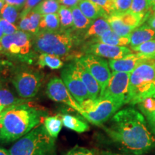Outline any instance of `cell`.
<instances>
[{"label": "cell", "instance_id": "6da1fadb", "mask_svg": "<svg viewBox=\"0 0 155 155\" xmlns=\"http://www.w3.org/2000/svg\"><path fill=\"white\" fill-rule=\"evenodd\" d=\"M101 127L109 139L124 152L142 154L155 145V139L147 127L146 119L134 108L117 111L107 126Z\"/></svg>", "mask_w": 155, "mask_h": 155}, {"label": "cell", "instance_id": "7a4b0ae2", "mask_svg": "<svg viewBox=\"0 0 155 155\" xmlns=\"http://www.w3.org/2000/svg\"><path fill=\"white\" fill-rule=\"evenodd\" d=\"M47 112L31 104H22L6 108L0 114V141L12 142L42 124Z\"/></svg>", "mask_w": 155, "mask_h": 155}, {"label": "cell", "instance_id": "3957f363", "mask_svg": "<svg viewBox=\"0 0 155 155\" xmlns=\"http://www.w3.org/2000/svg\"><path fill=\"white\" fill-rule=\"evenodd\" d=\"M155 60L143 62L130 74L125 104L135 105L155 94Z\"/></svg>", "mask_w": 155, "mask_h": 155}, {"label": "cell", "instance_id": "277c9868", "mask_svg": "<svg viewBox=\"0 0 155 155\" xmlns=\"http://www.w3.org/2000/svg\"><path fill=\"white\" fill-rule=\"evenodd\" d=\"M9 151L11 155H55V139L42 124L18 139Z\"/></svg>", "mask_w": 155, "mask_h": 155}, {"label": "cell", "instance_id": "5b68a950", "mask_svg": "<svg viewBox=\"0 0 155 155\" xmlns=\"http://www.w3.org/2000/svg\"><path fill=\"white\" fill-rule=\"evenodd\" d=\"M73 47V38L67 32L42 30L36 34L34 48L42 53L59 57L68 55Z\"/></svg>", "mask_w": 155, "mask_h": 155}, {"label": "cell", "instance_id": "8992f818", "mask_svg": "<svg viewBox=\"0 0 155 155\" xmlns=\"http://www.w3.org/2000/svg\"><path fill=\"white\" fill-rule=\"evenodd\" d=\"M80 106L81 110L79 114L96 126L104 125L122 106L113 101L100 98L95 100L88 98L81 103Z\"/></svg>", "mask_w": 155, "mask_h": 155}, {"label": "cell", "instance_id": "52a82bcc", "mask_svg": "<svg viewBox=\"0 0 155 155\" xmlns=\"http://www.w3.org/2000/svg\"><path fill=\"white\" fill-rule=\"evenodd\" d=\"M12 84L20 98L29 99L38 94L41 87L42 76L35 71L25 70L15 75Z\"/></svg>", "mask_w": 155, "mask_h": 155}, {"label": "cell", "instance_id": "ba28073f", "mask_svg": "<svg viewBox=\"0 0 155 155\" xmlns=\"http://www.w3.org/2000/svg\"><path fill=\"white\" fill-rule=\"evenodd\" d=\"M130 74L129 73L112 72L109 82L99 98L113 101L121 106L125 104Z\"/></svg>", "mask_w": 155, "mask_h": 155}, {"label": "cell", "instance_id": "9c48e42d", "mask_svg": "<svg viewBox=\"0 0 155 155\" xmlns=\"http://www.w3.org/2000/svg\"><path fill=\"white\" fill-rule=\"evenodd\" d=\"M78 60L98 83L101 88V96L105 91L111 77L112 73L110 71L108 62L101 57L91 54L83 55Z\"/></svg>", "mask_w": 155, "mask_h": 155}, {"label": "cell", "instance_id": "30bf717a", "mask_svg": "<svg viewBox=\"0 0 155 155\" xmlns=\"http://www.w3.org/2000/svg\"><path fill=\"white\" fill-rule=\"evenodd\" d=\"M61 79L79 104L90 98L88 90L78 73L74 63L67 64L63 68Z\"/></svg>", "mask_w": 155, "mask_h": 155}, {"label": "cell", "instance_id": "8fae6325", "mask_svg": "<svg viewBox=\"0 0 155 155\" xmlns=\"http://www.w3.org/2000/svg\"><path fill=\"white\" fill-rule=\"evenodd\" d=\"M144 18L129 11L113 13L107 17L111 30L121 36H129L132 31L144 22Z\"/></svg>", "mask_w": 155, "mask_h": 155}, {"label": "cell", "instance_id": "7c38bea8", "mask_svg": "<svg viewBox=\"0 0 155 155\" xmlns=\"http://www.w3.org/2000/svg\"><path fill=\"white\" fill-rule=\"evenodd\" d=\"M46 94L50 99L66 104L80 113L81 110L80 104L73 98L63 80L60 78L54 77L50 79L46 87Z\"/></svg>", "mask_w": 155, "mask_h": 155}, {"label": "cell", "instance_id": "4fadbf2b", "mask_svg": "<svg viewBox=\"0 0 155 155\" xmlns=\"http://www.w3.org/2000/svg\"><path fill=\"white\" fill-rule=\"evenodd\" d=\"M1 42L4 50L15 55H26L31 48L30 35L22 30H17L11 35H4Z\"/></svg>", "mask_w": 155, "mask_h": 155}, {"label": "cell", "instance_id": "5bb4252c", "mask_svg": "<svg viewBox=\"0 0 155 155\" xmlns=\"http://www.w3.org/2000/svg\"><path fill=\"white\" fill-rule=\"evenodd\" d=\"M87 53L110 60H117L132 53V51L127 46H116L101 42H96L89 46Z\"/></svg>", "mask_w": 155, "mask_h": 155}, {"label": "cell", "instance_id": "9a60e30c", "mask_svg": "<svg viewBox=\"0 0 155 155\" xmlns=\"http://www.w3.org/2000/svg\"><path fill=\"white\" fill-rule=\"evenodd\" d=\"M152 59L150 57L139 53H131L120 59L110 60L108 65L112 72L131 73L136 68L143 62Z\"/></svg>", "mask_w": 155, "mask_h": 155}, {"label": "cell", "instance_id": "2e32d148", "mask_svg": "<svg viewBox=\"0 0 155 155\" xmlns=\"http://www.w3.org/2000/svg\"><path fill=\"white\" fill-rule=\"evenodd\" d=\"M74 63L78 73L80 75L81 80L88 90L89 97H90L91 99L95 100L99 98L101 88L97 81L86 69V68L81 63L78 59L75 60Z\"/></svg>", "mask_w": 155, "mask_h": 155}, {"label": "cell", "instance_id": "e0dca14e", "mask_svg": "<svg viewBox=\"0 0 155 155\" xmlns=\"http://www.w3.org/2000/svg\"><path fill=\"white\" fill-rule=\"evenodd\" d=\"M129 39L131 48L136 47L144 42L155 40V30L149 25H141L132 31Z\"/></svg>", "mask_w": 155, "mask_h": 155}, {"label": "cell", "instance_id": "ac0fdd59", "mask_svg": "<svg viewBox=\"0 0 155 155\" xmlns=\"http://www.w3.org/2000/svg\"><path fill=\"white\" fill-rule=\"evenodd\" d=\"M63 125L68 129L81 134L89 130V125L87 122L78 116L64 114L61 115Z\"/></svg>", "mask_w": 155, "mask_h": 155}, {"label": "cell", "instance_id": "d6986e66", "mask_svg": "<svg viewBox=\"0 0 155 155\" xmlns=\"http://www.w3.org/2000/svg\"><path fill=\"white\" fill-rule=\"evenodd\" d=\"M141 113L144 115L151 131L155 136V98H147L138 104Z\"/></svg>", "mask_w": 155, "mask_h": 155}, {"label": "cell", "instance_id": "ffe728a7", "mask_svg": "<svg viewBox=\"0 0 155 155\" xmlns=\"http://www.w3.org/2000/svg\"><path fill=\"white\" fill-rule=\"evenodd\" d=\"M79 9L83 14L91 20H96L100 17H108L105 12L90 0H81L78 4Z\"/></svg>", "mask_w": 155, "mask_h": 155}, {"label": "cell", "instance_id": "44dd1931", "mask_svg": "<svg viewBox=\"0 0 155 155\" xmlns=\"http://www.w3.org/2000/svg\"><path fill=\"white\" fill-rule=\"evenodd\" d=\"M96 42H101L116 46H127L130 44L129 36H121L112 30L105 32L103 35L96 38Z\"/></svg>", "mask_w": 155, "mask_h": 155}, {"label": "cell", "instance_id": "7402d4cb", "mask_svg": "<svg viewBox=\"0 0 155 155\" xmlns=\"http://www.w3.org/2000/svg\"><path fill=\"white\" fill-rule=\"evenodd\" d=\"M28 102V99L17 98L10 91L6 88H0V114L6 108Z\"/></svg>", "mask_w": 155, "mask_h": 155}, {"label": "cell", "instance_id": "603a6c76", "mask_svg": "<svg viewBox=\"0 0 155 155\" xmlns=\"http://www.w3.org/2000/svg\"><path fill=\"white\" fill-rule=\"evenodd\" d=\"M111 30V26L107 21V17H100L93 22L91 25L89 27L85 35V38L94 36L98 38Z\"/></svg>", "mask_w": 155, "mask_h": 155}, {"label": "cell", "instance_id": "cb8c5ba5", "mask_svg": "<svg viewBox=\"0 0 155 155\" xmlns=\"http://www.w3.org/2000/svg\"><path fill=\"white\" fill-rule=\"evenodd\" d=\"M43 125L48 134L56 139L63 127V122L59 116H47L44 120Z\"/></svg>", "mask_w": 155, "mask_h": 155}, {"label": "cell", "instance_id": "d4e9b609", "mask_svg": "<svg viewBox=\"0 0 155 155\" xmlns=\"http://www.w3.org/2000/svg\"><path fill=\"white\" fill-rule=\"evenodd\" d=\"M40 68L48 67L52 70H58L63 67L64 63L59 56L48 53H42L38 59Z\"/></svg>", "mask_w": 155, "mask_h": 155}, {"label": "cell", "instance_id": "484cf974", "mask_svg": "<svg viewBox=\"0 0 155 155\" xmlns=\"http://www.w3.org/2000/svg\"><path fill=\"white\" fill-rule=\"evenodd\" d=\"M61 6L58 0H43L40 5L37 6L34 10L41 16L49 14H57Z\"/></svg>", "mask_w": 155, "mask_h": 155}, {"label": "cell", "instance_id": "4316f807", "mask_svg": "<svg viewBox=\"0 0 155 155\" xmlns=\"http://www.w3.org/2000/svg\"><path fill=\"white\" fill-rule=\"evenodd\" d=\"M60 19L58 14H49L42 16L39 28L46 31H57L60 27Z\"/></svg>", "mask_w": 155, "mask_h": 155}, {"label": "cell", "instance_id": "83f0119b", "mask_svg": "<svg viewBox=\"0 0 155 155\" xmlns=\"http://www.w3.org/2000/svg\"><path fill=\"white\" fill-rule=\"evenodd\" d=\"M73 17V27L77 30H84L91 25L93 20H91L86 17L79 9L78 7H75L72 9Z\"/></svg>", "mask_w": 155, "mask_h": 155}, {"label": "cell", "instance_id": "f1b7e54d", "mask_svg": "<svg viewBox=\"0 0 155 155\" xmlns=\"http://www.w3.org/2000/svg\"><path fill=\"white\" fill-rule=\"evenodd\" d=\"M152 7L147 0H132V3L130 8V12L139 16H141L145 19L148 16Z\"/></svg>", "mask_w": 155, "mask_h": 155}, {"label": "cell", "instance_id": "f546056e", "mask_svg": "<svg viewBox=\"0 0 155 155\" xmlns=\"http://www.w3.org/2000/svg\"><path fill=\"white\" fill-rule=\"evenodd\" d=\"M19 9L15 6L5 3L0 10V14L4 19L14 24L19 17Z\"/></svg>", "mask_w": 155, "mask_h": 155}, {"label": "cell", "instance_id": "4dcf8cb0", "mask_svg": "<svg viewBox=\"0 0 155 155\" xmlns=\"http://www.w3.org/2000/svg\"><path fill=\"white\" fill-rule=\"evenodd\" d=\"M60 23L63 28H68L73 25V17L72 9L61 6L58 12Z\"/></svg>", "mask_w": 155, "mask_h": 155}, {"label": "cell", "instance_id": "1f68e13d", "mask_svg": "<svg viewBox=\"0 0 155 155\" xmlns=\"http://www.w3.org/2000/svg\"><path fill=\"white\" fill-rule=\"evenodd\" d=\"M131 50L155 60V40H150L138 46L132 47Z\"/></svg>", "mask_w": 155, "mask_h": 155}, {"label": "cell", "instance_id": "d6a6232c", "mask_svg": "<svg viewBox=\"0 0 155 155\" xmlns=\"http://www.w3.org/2000/svg\"><path fill=\"white\" fill-rule=\"evenodd\" d=\"M101 7L108 16L115 12V7L113 0H90Z\"/></svg>", "mask_w": 155, "mask_h": 155}, {"label": "cell", "instance_id": "836d02e7", "mask_svg": "<svg viewBox=\"0 0 155 155\" xmlns=\"http://www.w3.org/2000/svg\"><path fill=\"white\" fill-rule=\"evenodd\" d=\"M0 28L2 30L4 35H11L19 30L16 25L3 18H0Z\"/></svg>", "mask_w": 155, "mask_h": 155}, {"label": "cell", "instance_id": "e575fe53", "mask_svg": "<svg viewBox=\"0 0 155 155\" xmlns=\"http://www.w3.org/2000/svg\"><path fill=\"white\" fill-rule=\"evenodd\" d=\"M113 1L115 7V12L124 13L130 10L132 0H113Z\"/></svg>", "mask_w": 155, "mask_h": 155}, {"label": "cell", "instance_id": "d590c367", "mask_svg": "<svg viewBox=\"0 0 155 155\" xmlns=\"http://www.w3.org/2000/svg\"><path fill=\"white\" fill-rule=\"evenodd\" d=\"M65 155H95V154L89 149L76 146L68 151Z\"/></svg>", "mask_w": 155, "mask_h": 155}, {"label": "cell", "instance_id": "8d00e7d4", "mask_svg": "<svg viewBox=\"0 0 155 155\" xmlns=\"http://www.w3.org/2000/svg\"><path fill=\"white\" fill-rule=\"evenodd\" d=\"M42 1L43 0H27L24 8H23V10L20 13V15H19V17L28 14V12H30V11H32V9L35 8L38 5H40Z\"/></svg>", "mask_w": 155, "mask_h": 155}, {"label": "cell", "instance_id": "74e56055", "mask_svg": "<svg viewBox=\"0 0 155 155\" xmlns=\"http://www.w3.org/2000/svg\"><path fill=\"white\" fill-rule=\"evenodd\" d=\"M81 1V0H58L60 5H61V6H64V7H68L71 9L78 7Z\"/></svg>", "mask_w": 155, "mask_h": 155}, {"label": "cell", "instance_id": "f35d334b", "mask_svg": "<svg viewBox=\"0 0 155 155\" xmlns=\"http://www.w3.org/2000/svg\"><path fill=\"white\" fill-rule=\"evenodd\" d=\"M27 0H5V2L9 5L15 6L18 9H21L25 7Z\"/></svg>", "mask_w": 155, "mask_h": 155}, {"label": "cell", "instance_id": "ab89813d", "mask_svg": "<svg viewBox=\"0 0 155 155\" xmlns=\"http://www.w3.org/2000/svg\"><path fill=\"white\" fill-rule=\"evenodd\" d=\"M147 24L150 27H151L153 30H155V15H153L150 17V19H148V22H147Z\"/></svg>", "mask_w": 155, "mask_h": 155}, {"label": "cell", "instance_id": "60d3db41", "mask_svg": "<svg viewBox=\"0 0 155 155\" xmlns=\"http://www.w3.org/2000/svg\"><path fill=\"white\" fill-rule=\"evenodd\" d=\"M100 155H127V154H119V153L112 152H110V151H102V152H101ZM139 155H141V154H139Z\"/></svg>", "mask_w": 155, "mask_h": 155}, {"label": "cell", "instance_id": "b9f144b4", "mask_svg": "<svg viewBox=\"0 0 155 155\" xmlns=\"http://www.w3.org/2000/svg\"><path fill=\"white\" fill-rule=\"evenodd\" d=\"M0 155H11L9 151L0 147Z\"/></svg>", "mask_w": 155, "mask_h": 155}, {"label": "cell", "instance_id": "7bdbcfd3", "mask_svg": "<svg viewBox=\"0 0 155 155\" xmlns=\"http://www.w3.org/2000/svg\"><path fill=\"white\" fill-rule=\"evenodd\" d=\"M148 3L150 4V7H152V10H154L155 9V0H147Z\"/></svg>", "mask_w": 155, "mask_h": 155}, {"label": "cell", "instance_id": "ee69618b", "mask_svg": "<svg viewBox=\"0 0 155 155\" xmlns=\"http://www.w3.org/2000/svg\"><path fill=\"white\" fill-rule=\"evenodd\" d=\"M4 36V34H3V32L2 30H1V28H0V40H1V38H2V37Z\"/></svg>", "mask_w": 155, "mask_h": 155}, {"label": "cell", "instance_id": "f6af8a7d", "mask_svg": "<svg viewBox=\"0 0 155 155\" xmlns=\"http://www.w3.org/2000/svg\"><path fill=\"white\" fill-rule=\"evenodd\" d=\"M4 5H5V3H4L3 2H0V10H1L2 8V7H3Z\"/></svg>", "mask_w": 155, "mask_h": 155}, {"label": "cell", "instance_id": "bcb514c9", "mask_svg": "<svg viewBox=\"0 0 155 155\" xmlns=\"http://www.w3.org/2000/svg\"><path fill=\"white\" fill-rule=\"evenodd\" d=\"M0 130H1V121H0Z\"/></svg>", "mask_w": 155, "mask_h": 155}, {"label": "cell", "instance_id": "7dc6e473", "mask_svg": "<svg viewBox=\"0 0 155 155\" xmlns=\"http://www.w3.org/2000/svg\"><path fill=\"white\" fill-rule=\"evenodd\" d=\"M0 2H5V0H0Z\"/></svg>", "mask_w": 155, "mask_h": 155}, {"label": "cell", "instance_id": "c3c4849f", "mask_svg": "<svg viewBox=\"0 0 155 155\" xmlns=\"http://www.w3.org/2000/svg\"><path fill=\"white\" fill-rule=\"evenodd\" d=\"M152 98H155V94H154V96H152Z\"/></svg>", "mask_w": 155, "mask_h": 155}, {"label": "cell", "instance_id": "681fc988", "mask_svg": "<svg viewBox=\"0 0 155 155\" xmlns=\"http://www.w3.org/2000/svg\"><path fill=\"white\" fill-rule=\"evenodd\" d=\"M153 11H154V15H155V9H154Z\"/></svg>", "mask_w": 155, "mask_h": 155}, {"label": "cell", "instance_id": "f907efd6", "mask_svg": "<svg viewBox=\"0 0 155 155\" xmlns=\"http://www.w3.org/2000/svg\"><path fill=\"white\" fill-rule=\"evenodd\" d=\"M0 70H1V62H0Z\"/></svg>", "mask_w": 155, "mask_h": 155}, {"label": "cell", "instance_id": "816d5d0a", "mask_svg": "<svg viewBox=\"0 0 155 155\" xmlns=\"http://www.w3.org/2000/svg\"><path fill=\"white\" fill-rule=\"evenodd\" d=\"M154 86H155V82L154 83Z\"/></svg>", "mask_w": 155, "mask_h": 155}]
</instances>
